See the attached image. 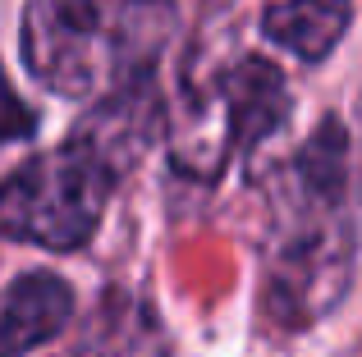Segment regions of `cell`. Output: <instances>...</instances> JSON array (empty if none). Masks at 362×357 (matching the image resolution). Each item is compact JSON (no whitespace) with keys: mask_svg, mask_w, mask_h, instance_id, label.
Returning a JSON list of instances; mask_svg holds the SVG:
<instances>
[{"mask_svg":"<svg viewBox=\"0 0 362 357\" xmlns=\"http://www.w3.org/2000/svg\"><path fill=\"white\" fill-rule=\"evenodd\" d=\"M37 133V115L23 106V97L14 92V83L0 69V147L5 143H23V138Z\"/></svg>","mask_w":362,"mask_h":357,"instance_id":"obj_8","label":"cell"},{"mask_svg":"<svg viewBox=\"0 0 362 357\" xmlns=\"http://www.w3.org/2000/svg\"><path fill=\"white\" fill-rule=\"evenodd\" d=\"M175 0H110V78L115 87L151 83L175 37Z\"/></svg>","mask_w":362,"mask_h":357,"instance_id":"obj_6","label":"cell"},{"mask_svg":"<svg viewBox=\"0 0 362 357\" xmlns=\"http://www.w3.org/2000/svg\"><path fill=\"white\" fill-rule=\"evenodd\" d=\"M349 18H354V0H280L262 14V32L293 60L317 64L344 42Z\"/></svg>","mask_w":362,"mask_h":357,"instance_id":"obj_7","label":"cell"},{"mask_svg":"<svg viewBox=\"0 0 362 357\" xmlns=\"http://www.w3.org/2000/svg\"><path fill=\"white\" fill-rule=\"evenodd\" d=\"M106 156L74 133L69 143L37 152L0 183V234L51 252H74L97 234L115 193Z\"/></svg>","mask_w":362,"mask_h":357,"instance_id":"obj_2","label":"cell"},{"mask_svg":"<svg viewBox=\"0 0 362 357\" xmlns=\"http://www.w3.org/2000/svg\"><path fill=\"white\" fill-rule=\"evenodd\" d=\"M344 170L349 147L335 119L308 138L293 161V224L266 257V307L289 330L326 316L344 298L354 275V229L344 220Z\"/></svg>","mask_w":362,"mask_h":357,"instance_id":"obj_1","label":"cell"},{"mask_svg":"<svg viewBox=\"0 0 362 357\" xmlns=\"http://www.w3.org/2000/svg\"><path fill=\"white\" fill-rule=\"evenodd\" d=\"M74 316V289L51 270L14 279L0 298V357H23L69 325Z\"/></svg>","mask_w":362,"mask_h":357,"instance_id":"obj_5","label":"cell"},{"mask_svg":"<svg viewBox=\"0 0 362 357\" xmlns=\"http://www.w3.org/2000/svg\"><path fill=\"white\" fill-rule=\"evenodd\" d=\"M23 64L55 97H92L110 73V5L101 0H33L18 37Z\"/></svg>","mask_w":362,"mask_h":357,"instance_id":"obj_3","label":"cell"},{"mask_svg":"<svg viewBox=\"0 0 362 357\" xmlns=\"http://www.w3.org/2000/svg\"><path fill=\"white\" fill-rule=\"evenodd\" d=\"M206 97H216V106H221L225 152H234V147L252 152L289 119V83L271 60H257V55L225 69Z\"/></svg>","mask_w":362,"mask_h":357,"instance_id":"obj_4","label":"cell"}]
</instances>
